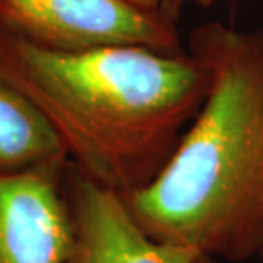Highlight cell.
<instances>
[{
    "instance_id": "6da1fadb",
    "label": "cell",
    "mask_w": 263,
    "mask_h": 263,
    "mask_svg": "<svg viewBox=\"0 0 263 263\" xmlns=\"http://www.w3.org/2000/svg\"><path fill=\"white\" fill-rule=\"evenodd\" d=\"M0 77L43 113L73 170L120 197L156 180L209 92L207 68L190 51L59 53L2 33Z\"/></svg>"
},
{
    "instance_id": "7a4b0ae2",
    "label": "cell",
    "mask_w": 263,
    "mask_h": 263,
    "mask_svg": "<svg viewBox=\"0 0 263 263\" xmlns=\"http://www.w3.org/2000/svg\"><path fill=\"white\" fill-rule=\"evenodd\" d=\"M188 46L207 98L156 180L122 200L151 239L202 263L263 260V31L214 21Z\"/></svg>"
},
{
    "instance_id": "3957f363",
    "label": "cell",
    "mask_w": 263,
    "mask_h": 263,
    "mask_svg": "<svg viewBox=\"0 0 263 263\" xmlns=\"http://www.w3.org/2000/svg\"><path fill=\"white\" fill-rule=\"evenodd\" d=\"M0 33L59 53L104 46L183 51L175 23L122 0H0Z\"/></svg>"
},
{
    "instance_id": "277c9868",
    "label": "cell",
    "mask_w": 263,
    "mask_h": 263,
    "mask_svg": "<svg viewBox=\"0 0 263 263\" xmlns=\"http://www.w3.org/2000/svg\"><path fill=\"white\" fill-rule=\"evenodd\" d=\"M70 162L0 175V263H67L73 229L64 195Z\"/></svg>"
},
{
    "instance_id": "5b68a950",
    "label": "cell",
    "mask_w": 263,
    "mask_h": 263,
    "mask_svg": "<svg viewBox=\"0 0 263 263\" xmlns=\"http://www.w3.org/2000/svg\"><path fill=\"white\" fill-rule=\"evenodd\" d=\"M64 195L73 229L67 263H202L190 250L151 239L111 190L96 185L68 164Z\"/></svg>"
},
{
    "instance_id": "8992f818",
    "label": "cell",
    "mask_w": 263,
    "mask_h": 263,
    "mask_svg": "<svg viewBox=\"0 0 263 263\" xmlns=\"http://www.w3.org/2000/svg\"><path fill=\"white\" fill-rule=\"evenodd\" d=\"M68 162L48 120L19 89L0 77V175Z\"/></svg>"
},
{
    "instance_id": "52a82bcc",
    "label": "cell",
    "mask_w": 263,
    "mask_h": 263,
    "mask_svg": "<svg viewBox=\"0 0 263 263\" xmlns=\"http://www.w3.org/2000/svg\"><path fill=\"white\" fill-rule=\"evenodd\" d=\"M122 2L140 10V12L156 15V17L171 21V23L176 24L178 17L181 15V10L186 5L195 4L200 7H209V5H212L214 0H122Z\"/></svg>"
}]
</instances>
